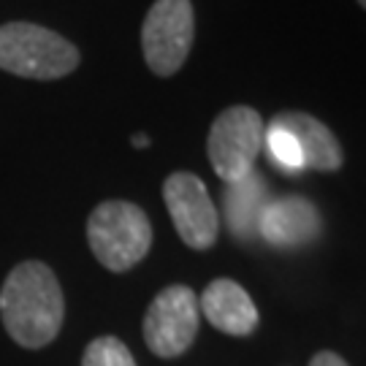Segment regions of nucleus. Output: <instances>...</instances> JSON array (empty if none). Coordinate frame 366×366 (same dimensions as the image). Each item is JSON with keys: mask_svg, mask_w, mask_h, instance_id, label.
Here are the masks:
<instances>
[{"mask_svg": "<svg viewBox=\"0 0 366 366\" xmlns=\"http://www.w3.org/2000/svg\"><path fill=\"white\" fill-rule=\"evenodd\" d=\"M81 366H136V358L117 337H98L87 345Z\"/></svg>", "mask_w": 366, "mask_h": 366, "instance_id": "ddd939ff", "label": "nucleus"}, {"mask_svg": "<svg viewBox=\"0 0 366 366\" xmlns=\"http://www.w3.org/2000/svg\"><path fill=\"white\" fill-rule=\"evenodd\" d=\"M0 317L11 340L39 350L60 334L66 299L54 272L41 261H25L0 288Z\"/></svg>", "mask_w": 366, "mask_h": 366, "instance_id": "f257e3e1", "label": "nucleus"}, {"mask_svg": "<svg viewBox=\"0 0 366 366\" xmlns=\"http://www.w3.org/2000/svg\"><path fill=\"white\" fill-rule=\"evenodd\" d=\"M263 147L269 149V157H272L285 174H299V171H304L301 149H299V144H296V139H293L288 131H282V128H277V125L269 122V128L263 133Z\"/></svg>", "mask_w": 366, "mask_h": 366, "instance_id": "f8f14e48", "label": "nucleus"}, {"mask_svg": "<svg viewBox=\"0 0 366 366\" xmlns=\"http://www.w3.org/2000/svg\"><path fill=\"white\" fill-rule=\"evenodd\" d=\"M87 242L109 272H128L152 247V222L131 201H104L87 220Z\"/></svg>", "mask_w": 366, "mask_h": 366, "instance_id": "7ed1b4c3", "label": "nucleus"}, {"mask_svg": "<svg viewBox=\"0 0 366 366\" xmlns=\"http://www.w3.org/2000/svg\"><path fill=\"white\" fill-rule=\"evenodd\" d=\"M310 366H347V361H345L342 355L331 353V350H323V353L312 355Z\"/></svg>", "mask_w": 366, "mask_h": 366, "instance_id": "4468645a", "label": "nucleus"}, {"mask_svg": "<svg viewBox=\"0 0 366 366\" xmlns=\"http://www.w3.org/2000/svg\"><path fill=\"white\" fill-rule=\"evenodd\" d=\"M266 122L252 106H231L212 122L207 155L222 182H236L252 171L263 149Z\"/></svg>", "mask_w": 366, "mask_h": 366, "instance_id": "20e7f679", "label": "nucleus"}, {"mask_svg": "<svg viewBox=\"0 0 366 366\" xmlns=\"http://www.w3.org/2000/svg\"><path fill=\"white\" fill-rule=\"evenodd\" d=\"M358 6H361V9H364V6H366V0H358Z\"/></svg>", "mask_w": 366, "mask_h": 366, "instance_id": "dca6fc26", "label": "nucleus"}, {"mask_svg": "<svg viewBox=\"0 0 366 366\" xmlns=\"http://www.w3.org/2000/svg\"><path fill=\"white\" fill-rule=\"evenodd\" d=\"M201 310L198 296L187 285H169L160 290L144 315V342L160 358L182 355L198 334Z\"/></svg>", "mask_w": 366, "mask_h": 366, "instance_id": "423d86ee", "label": "nucleus"}, {"mask_svg": "<svg viewBox=\"0 0 366 366\" xmlns=\"http://www.w3.org/2000/svg\"><path fill=\"white\" fill-rule=\"evenodd\" d=\"M258 234L274 247H304L320 234V214L301 196L274 198L258 220Z\"/></svg>", "mask_w": 366, "mask_h": 366, "instance_id": "6e6552de", "label": "nucleus"}, {"mask_svg": "<svg viewBox=\"0 0 366 366\" xmlns=\"http://www.w3.org/2000/svg\"><path fill=\"white\" fill-rule=\"evenodd\" d=\"M149 142H147V136H133V147H147Z\"/></svg>", "mask_w": 366, "mask_h": 366, "instance_id": "2eb2a0df", "label": "nucleus"}, {"mask_svg": "<svg viewBox=\"0 0 366 366\" xmlns=\"http://www.w3.org/2000/svg\"><path fill=\"white\" fill-rule=\"evenodd\" d=\"M79 49L60 33L33 22L0 25V68L14 76L52 81L74 74Z\"/></svg>", "mask_w": 366, "mask_h": 366, "instance_id": "f03ea898", "label": "nucleus"}, {"mask_svg": "<svg viewBox=\"0 0 366 366\" xmlns=\"http://www.w3.org/2000/svg\"><path fill=\"white\" fill-rule=\"evenodd\" d=\"M198 310L217 331L231 337H247L258 328V310L249 293L225 277L212 280L207 285V290L198 296Z\"/></svg>", "mask_w": 366, "mask_h": 366, "instance_id": "1a4fd4ad", "label": "nucleus"}, {"mask_svg": "<svg viewBox=\"0 0 366 366\" xmlns=\"http://www.w3.org/2000/svg\"><path fill=\"white\" fill-rule=\"evenodd\" d=\"M196 39V11L190 0H155L142 27V49L149 71L174 76L184 66Z\"/></svg>", "mask_w": 366, "mask_h": 366, "instance_id": "39448f33", "label": "nucleus"}, {"mask_svg": "<svg viewBox=\"0 0 366 366\" xmlns=\"http://www.w3.org/2000/svg\"><path fill=\"white\" fill-rule=\"evenodd\" d=\"M272 125L288 131L304 157V169L315 171H337L342 166V147L337 142V136L326 128L320 119H315L312 114L304 112H280Z\"/></svg>", "mask_w": 366, "mask_h": 366, "instance_id": "9d476101", "label": "nucleus"}, {"mask_svg": "<svg viewBox=\"0 0 366 366\" xmlns=\"http://www.w3.org/2000/svg\"><path fill=\"white\" fill-rule=\"evenodd\" d=\"M266 204H269V196H266V182L261 174L249 171L236 182H225L222 212L231 234L239 239H252L258 234V220Z\"/></svg>", "mask_w": 366, "mask_h": 366, "instance_id": "9b49d317", "label": "nucleus"}, {"mask_svg": "<svg viewBox=\"0 0 366 366\" xmlns=\"http://www.w3.org/2000/svg\"><path fill=\"white\" fill-rule=\"evenodd\" d=\"M163 201L182 242L193 249H209L220 234V214L207 184L190 171H174L163 182Z\"/></svg>", "mask_w": 366, "mask_h": 366, "instance_id": "0eeeda50", "label": "nucleus"}]
</instances>
